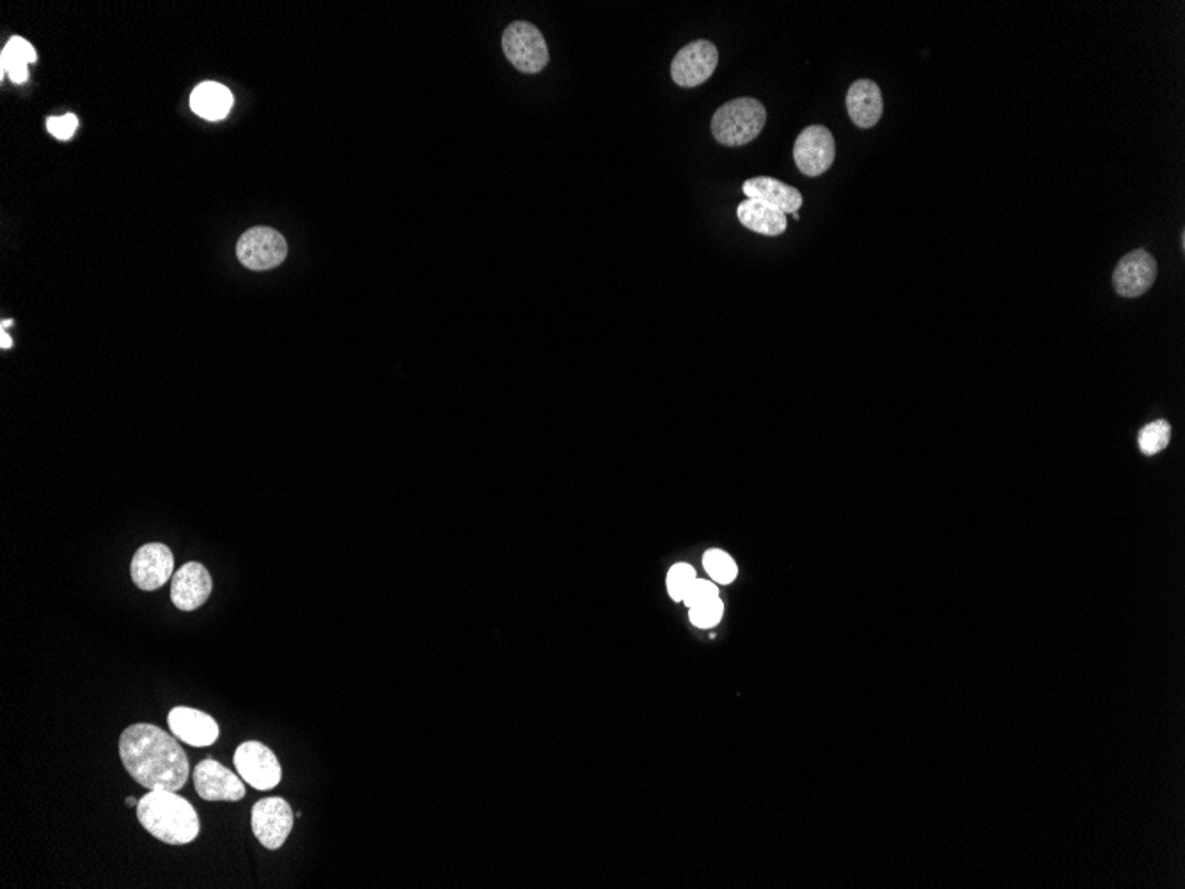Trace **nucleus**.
<instances>
[{
    "instance_id": "obj_1",
    "label": "nucleus",
    "mask_w": 1185,
    "mask_h": 889,
    "mask_svg": "<svg viewBox=\"0 0 1185 889\" xmlns=\"http://www.w3.org/2000/svg\"><path fill=\"white\" fill-rule=\"evenodd\" d=\"M119 757L128 774L147 791L178 792L187 785V752L166 730L132 724L119 737Z\"/></svg>"
},
{
    "instance_id": "obj_2",
    "label": "nucleus",
    "mask_w": 1185,
    "mask_h": 889,
    "mask_svg": "<svg viewBox=\"0 0 1185 889\" xmlns=\"http://www.w3.org/2000/svg\"><path fill=\"white\" fill-rule=\"evenodd\" d=\"M142 828L167 845H187L201 831L198 811L189 801L170 791H150L138 805Z\"/></svg>"
},
{
    "instance_id": "obj_3",
    "label": "nucleus",
    "mask_w": 1185,
    "mask_h": 889,
    "mask_svg": "<svg viewBox=\"0 0 1185 889\" xmlns=\"http://www.w3.org/2000/svg\"><path fill=\"white\" fill-rule=\"evenodd\" d=\"M767 110L756 98H737L721 105L712 118V133L719 144L744 146L760 135Z\"/></svg>"
},
{
    "instance_id": "obj_4",
    "label": "nucleus",
    "mask_w": 1185,
    "mask_h": 889,
    "mask_svg": "<svg viewBox=\"0 0 1185 889\" xmlns=\"http://www.w3.org/2000/svg\"><path fill=\"white\" fill-rule=\"evenodd\" d=\"M502 50L508 61L528 75L547 67L548 47L544 34L530 22H516L502 34Z\"/></svg>"
},
{
    "instance_id": "obj_5",
    "label": "nucleus",
    "mask_w": 1185,
    "mask_h": 889,
    "mask_svg": "<svg viewBox=\"0 0 1185 889\" xmlns=\"http://www.w3.org/2000/svg\"><path fill=\"white\" fill-rule=\"evenodd\" d=\"M233 763L241 780L256 791H272L283 780V769L274 751L256 740L240 744L235 751Z\"/></svg>"
},
{
    "instance_id": "obj_6",
    "label": "nucleus",
    "mask_w": 1185,
    "mask_h": 889,
    "mask_svg": "<svg viewBox=\"0 0 1185 889\" xmlns=\"http://www.w3.org/2000/svg\"><path fill=\"white\" fill-rule=\"evenodd\" d=\"M241 265L251 270H270L280 266L288 256V244L272 227H252L241 235L237 244Z\"/></svg>"
},
{
    "instance_id": "obj_7",
    "label": "nucleus",
    "mask_w": 1185,
    "mask_h": 889,
    "mask_svg": "<svg viewBox=\"0 0 1185 889\" xmlns=\"http://www.w3.org/2000/svg\"><path fill=\"white\" fill-rule=\"evenodd\" d=\"M294 809L281 797L261 799L252 806V833L269 851L283 847L294 829Z\"/></svg>"
},
{
    "instance_id": "obj_8",
    "label": "nucleus",
    "mask_w": 1185,
    "mask_h": 889,
    "mask_svg": "<svg viewBox=\"0 0 1185 889\" xmlns=\"http://www.w3.org/2000/svg\"><path fill=\"white\" fill-rule=\"evenodd\" d=\"M795 166L809 178H817L831 169L837 158V144L831 130L822 125H811L798 133L794 146Z\"/></svg>"
},
{
    "instance_id": "obj_9",
    "label": "nucleus",
    "mask_w": 1185,
    "mask_h": 889,
    "mask_svg": "<svg viewBox=\"0 0 1185 889\" xmlns=\"http://www.w3.org/2000/svg\"><path fill=\"white\" fill-rule=\"evenodd\" d=\"M719 50L709 39H696L682 48L671 62V76L680 87H698L713 75Z\"/></svg>"
},
{
    "instance_id": "obj_10",
    "label": "nucleus",
    "mask_w": 1185,
    "mask_h": 889,
    "mask_svg": "<svg viewBox=\"0 0 1185 889\" xmlns=\"http://www.w3.org/2000/svg\"><path fill=\"white\" fill-rule=\"evenodd\" d=\"M192 774H194L192 778H194L195 792L201 799L210 801V803H221V801L237 803L246 797L244 780L212 758L198 763Z\"/></svg>"
},
{
    "instance_id": "obj_11",
    "label": "nucleus",
    "mask_w": 1185,
    "mask_h": 889,
    "mask_svg": "<svg viewBox=\"0 0 1185 889\" xmlns=\"http://www.w3.org/2000/svg\"><path fill=\"white\" fill-rule=\"evenodd\" d=\"M132 581L142 592H155L175 573V556L164 544L142 545L130 565Z\"/></svg>"
},
{
    "instance_id": "obj_12",
    "label": "nucleus",
    "mask_w": 1185,
    "mask_h": 889,
    "mask_svg": "<svg viewBox=\"0 0 1185 889\" xmlns=\"http://www.w3.org/2000/svg\"><path fill=\"white\" fill-rule=\"evenodd\" d=\"M1158 261L1145 249H1136L1118 261L1113 272L1116 294L1125 298L1141 297L1158 280Z\"/></svg>"
},
{
    "instance_id": "obj_13",
    "label": "nucleus",
    "mask_w": 1185,
    "mask_h": 889,
    "mask_svg": "<svg viewBox=\"0 0 1185 889\" xmlns=\"http://www.w3.org/2000/svg\"><path fill=\"white\" fill-rule=\"evenodd\" d=\"M213 582L206 567L195 561L185 564L173 576L170 601L180 611H195L212 595Z\"/></svg>"
},
{
    "instance_id": "obj_14",
    "label": "nucleus",
    "mask_w": 1185,
    "mask_h": 889,
    "mask_svg": "<svg viewBox=\"0 0 1185 889\" xmlns=\"http://www.w3.org/2000/svg\"><path fill=\"white\" fill-rule=\"evenodd\" d=\"M167 723L176 738L194 748L212 746L221 735L217 721L212 715L189 707H175L169 712Z\"/></svg>"
},
{
    "instance_id": "obj_15",
    "label": "nucleus",
    "mask_w": 1185,
    "mask_h": 889,
    "mask_svg": "<svg viewBox=\"0 0 1185 889\" xmlns=\"http://www.w3.org/2000/svg\"><path fill=\"white\" fill-rule=\"evenodd\" d=\"M846 110L852 123L860 128H874L884 112L882 91L869 79H860L846 91Z\"/></svg>"
},
{
    "instance_id": "obj_16",
    "label": "nucleus",
    "mask_w": 1185,
    "mask_h": 889,
    "mask_svg": "<svg viewBox=\"0 0 1185 889\" xmlns=\"http://www.w3.org/2000/svg\"><path fill=\"white\" fill-rule=\"evenodd\" d=\"M742 192L747 195V199H760L763 203L780 209L786 215L798 212L804 203L803 194L795 187L770 176H758V178L744 181Z\"/></svg>"
},
{
    "instance_id": "obj_17",
    "label": "nucleus",
    "mask_w": 1185,
    "mask_h": 889,
    "mask_svg": "<svg viewBox=\"0 0 1185 889\" xmlns=\"http://www.w3.org/2000/svg\"><path fill=\"white\" fill-rule=\"evenodd\" d=\"M737 217L742 226L763 237H780L789 227L786 213L760 199H746L738 204Z\"/></svg>"
},
{
    "instance_id": "obj_18",
    "label": "nucleus",
    "mask_w": 1185,
    "mask_h": 889,
    "mask_svg": "<svg viewBox=\"0 0 1185 889\" xmlns=\"http://www.w3.org/2000/svg\"><path fill=\"white\" fill-rule=\"evenodd\" d=\"M190 105H192V110L201 118L218 121V119L226 118L227 112L232 110V91L227 90L226 85L217 84V82H203L192 91Z\"/></svg>"
},
{
    "instance_id": "obj_19",
    "label": "nucleus",
    "mask_w": 1185,
    "mask_h": 889,
    "mask_svg": "<svg viewBox=\"0 0 1185 889\" xmlns=\"http://www.w3.org/2000/svg\"><path fill=\"white\" fill-rule=\"evenodd\" d=\"M703 567L715 584H732L738 576V567L730 554L721 549H710L703 556Z\"/></svg>"
},
{
    "instance_id": "obj_20",
    "label": "nucleus",
    "mask_w": 1185,
    "mask_h": 889,
    "mask_svg": "<svg viewBox=\"0 0 1185 889\" xmlns=\"http://www.w3.org/2000/svg\"><path fill=\"white\" fill-rule=\"evenodd\" d=\"M1170 439H1172V426L1164 419H1158L1139 431V450L1147 457H1153L1166 450Z\"/></svg>"
},
{
    "instance_id": "obj_21",
    "label": "nucleus",
    "mask_w": 1185,
    "mask_h": 889,
    "mask_svg": "<svg viewBox=\"0 0 1185 889\" xmlns=\"http://www.w3.org/2000/svg\"><path fill=\"white\" fill-rule=\"evenodd\" d=\"M689 611L690 624L696 625L698 629L709 630L713 629V627H718V625L721 624V620H723L724 604L723 601H721V596H719V598H713V601L703 602V604L690 607Z\"/></svg>"
},
{
    "instance_id": "obj_22",
    "label": "nucleus",
    "mask_w": 1185,
    "mask_h": 889,
    "mask_svg": "<svg viewBox=\"0 0 1185 889\" xmlns=\"http://www.w3.org/2000/svg\"><path fill=\"white\" fill-rule=\"evenodd\" d=\"M695 567L689 564H676L667 573V593L675 602L684 601L685 593L689 592L692 582L696 581Z\"/></svg>"
},
{
    "instance_id": "obj_23",
    "label": "nucleus",
    "mask_w": 1185,
    "mask_h": 889,
    "mask_svg": "<svg viewBox=\"0 0 1185 889\" xmlns=\"http://www.w3.org/2000/svg\"><path fill=\"white\" fill-rule=\"evenodd\" d=\"M713 598H719L718 584L712 581L696 579V581L692 582V586L689 588V592L685 593L684 601L682 602L690 609V607L703 604V602L713 601Z\"/></svg>"
},
{
    "instance_id": "obj_24",
    "label": "nucleus",
    "mask_w": 1185,
    "mask_h": 889,
    "mask_svg": "<svg viewBox=\"0 0 1185 889\" xmlns=\"http://www.w3.org/2000/svg\"><path fill=\"white\" fill-rule=\"evenodd\" d=\"M2 57L11 59V61L27 62L28 64V62H36V57L38 56H36V50H34L33 45H31L27 39L14 36V38H11L10 42H8L4 50H2Z\"/></svg>"
},
{
    "instance_id": "obj_25",
    "label": "nucleus",
    "mask_w": 1185,
    "mask_h": 889,
    "mask_svg": "<svg viewBox=\"0 0 1185 889\" xmlns=\"http://www.w3.org/2000/svg\"><path fill=\"white\" fill-rule=\"evenodd\" d=\"M76 127H79V119L75 114H67L61 118H48L47 128L48 132L52 133L54 138L67 141L73 133H75Z\"/></svg>"
},
{
    "instance_id": "obj_26",
    "label": "nucleus",
    "mask_w": 1185,
    "mask_h": 889,
    "mask_svg": "<svg viewBox=\"0 0 1185 889\" xmlns=\"http://www.w3.org/2000/svg\"><path fill=\"white\" fill-rule=\"evenodd\" d=\"M0 61H2L0 62V64H2V75L8 73L14 84H24V82H27V62L11 61V59H5V57H0Z\"/></svg>"
},
{
    "instance_id": "obj_27",
    "label": "nucleus",
    "mask_w": 1185,
    "mask_h": 889,
    "mask_svg": "<svg viewBox=\"0 0 1185 889\" xmlns=\"http://www.w3.org/2000/svg\"><path fill=\"white\" fill-rule=\"evenodd\" d=\"M0 346H2L4 351L5 348H11V346H13V340L8 336V332H5L4 329H2V334H0Z\"/></svg>"
},
{
    "instance_id": "obj_28",
    "label": "nucleus",
    "mask_w": 1185,
    "mask_h": 889,
    "mask_svg": "<svg viewBox=\"0 0 1185 889\" xmlns=\"http://www.w3.org/2000/svg\"><path fill=\"white\" fill-rule=\"evenodd\" d=\"M138 805H139V801L135 799V797H128L127 806H130V808H138Z\"/></svg>"
},
{
    "instance_id": "obj_29",
    "label": "nucleus",
    "mask_w": 1185,
    "mask_h": 889,
    "mask_svg": "<svg viewBox=\"0 0 1185 889\" xmlns=\"http://www.w3.org/2000/svg\"><path fill=\"white\" fill-rule=\"evenodd\" d=\"M8 325H13V320H4V322H2V329H5Z\"/></svg>"
}]
</instances>
